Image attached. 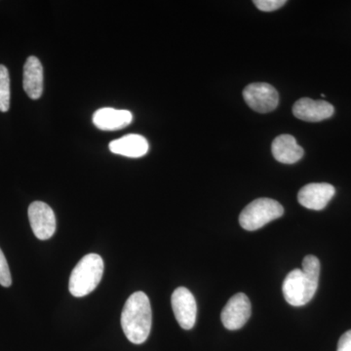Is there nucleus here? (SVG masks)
Here are the masks:
<instances>
[{
    "label": "nucleus",
    "mask_w": 351,
    "mask_h": 351,
    "mask_svg": "<svg viewBox=\"0 0 351 351\" xmlns=\"http://www.w3.org/2000/svg\"><path fill=\"white\" fill-rule=\"evenodd\" d=\"M271 152L278 162L294 164L301 160L304 151L291 135H280L272 142Z\"/></svg>",
    "instance_id": "nucleus-14"
},
{
    "label": "nucleus",
    "mask_w": 351,
    "mask_h": 351,
    "mask_svg": "<svg viewBox=\"0 0 351 351\" xmlns=\"http://www.w3.org/2000/svg\"><path fill=\"white\" fill-rule=\"evenodd\" d=\"M11 284H12V277H11L8 263L3 252L0 249V285L3 287H10Z\"/></svg>",
    "instance_id": "nucleus-16"
},
{
    "label": "nucleus",
    "mask_w": 351,
    "mask_h": 351,
    "mask_svg": "<svg viewBox=\"0 0 351 351\" xmlns=\"http://www.w3.org/2000/svg\"><path fill=\"white\" fill-rule=\"evenodd\" d=\"M171 302L180 326L184 330L193 329L196 322L197 306L191 291L184 287L176 289L171 298Z\"/></svg>",
    "instance_id": "nucleus-7"
},
{
    "label": "nucleus",
    "mask_w": 351,
    "mask_h": 351,
    "mask_svg": "<svg viewBox=\"0 0 351 351\" xmlns=\"http://www.w3.org/2000/svg\"><path fill=\"white\" fill-rule=\"evenodd\" d=\"M283 214L282 205L276 200L258 198L244 208L239 216V223L244 230L254 232L280 218Z\"/></svg>",
    "instance_id": "nucleus-4"
},
{
    "label": "nucleus",
    "mask_w": 351,
    "mask_h": 351,
    "mask_svg": "<svg viewBox=\"0 0 351 351\" xmlns=\"http://www.w3.org/2000/svg\"><path fill=\"white\" fill-rule=\"evenodd\" d=\"M152 313L149 297L144 292L132 294L124 304L121 327L126 338L135 345L144 343L151 334Z\"/></svg>",
    "instance_id": "nucleus-2"
},
{
    "label": "nucleus",
    "mask_w": 351,
    "mask_h": 351,
    "mask_svg": "<svg viewBox=\"0 0 351 351\" xmlns=\"http://www.w3.org/2000/svg\"><path fill=\"white\" fill-rule=\"evenodd\" d=\"M251 316V302L243 293L233 295L221 311V322L230 331L239 330L246 324Z\"/></svg>",
    "instance_id": "nucleus-8"
},
{
    "label": "nucleus",
    "mask_w": 351,
    "mask_h": 351,
    "mask_svg": "<svg viewBox=\"0 0 351 351\" xmlns=\"http://www.w3.org/2000/svg\"><path fill=\"white\" fill-rule=\"evenodd\" d=\"M10 108V77L8 69L0 64V112H8Z\"/></svg>",
    "instance_id": "nucleus-15"
},
{
    "label": "nucleus",
    "mask_w": 351,
    "mask_h": 351,
    "mask_svg": "<svg viewBox=\"0 0 351 351\" xmlns=\"http://www.w3.org/2000/svg\"><path fill=\"white\" fill-rule=\"evenodd\" d=\"M23 86L32 100H38L43 93V66L36 57H29L25 61Z\"/></svg>",
    "instance_id": "nucleus-12"
},
{
    "label": "nucleus",
    "mask_w": 351,
    "mask_h": 351,
    "mask_svg": "<svg viewBox=\"0 0 351 351\" xmlns=\"http://www.w3.org/2000/svg\"><path fill=\"white\" fill-rule=\"evenodd\" d=\"M336 193L332 184L326 182H313L301 189L298 193L300 204L307 209L320 211L327 206Z\"/></svg>",
    "instance_id": "nucleus-9"
},
{
    "label": "nucleus",
    "mask_w": 351,
    "mask_h": 351,
    "mask_svg": "<svg viewBox=\"0 0 351 351\" xmlns=\"http://www.w3.org/2000/svg\"><path fill=\"white\" fill-rule=\"evenodd\" d=\"M335 108L325 101H314L311 98H302L295 101L293 113L297 119L307 122H319L330 119Z\"/></svg>",
    "instance_id": "nucleus-10"
},
{
    "label": "nucleus",
    "mask_w": 351,
    "mask_h": 351,
    "mask_svg": "<svg viewBox=\"0 0 351 351\" xmlns=\"http://www.w3.org/2000/svg\"><path fill=\"white\" fill-rule=\"evenodd\" d=\"M320 276V262L313 255L302 261V269L292 270L283 282L286 302L293 306H302L313 299Z\"/></svg>",
    "instance_id": "nucleus-1"
},
{
    "label": "nucleus",
    "mask_w": 351,
    "mask_h": 351,
    "mask_svg": "<svg viewBox=\"0 0 351 351\" xmlns=\"http://www.w3.org/2000/svg\"><path fill=\"white\" fill-rule=\"evenodd\" d=\"M32 230L39 240H47L56 232V217L52 208L41 201H34L29 207Z\"/></svg>",
    "instance_id": "nucleus-6"
},
{
    "label": "nucleus",
    "mask_w": 351,
    "mask_h": 351,
    "mask_svg": "<svg viewBox=\"0 0 351 351\" xmlns=\"http://www.w3.org/2000/svg\"><path fill=\"white\" fill-rule=\"evenodd\" d=\"M104 261L98 254H88L75 265L69 277V290L73 297L82 298L98 287L103 277Z\"/></svg>",
    "instance_id": "nucleus-3"
},
{
    "label": "nucleus",
    "mask_w": 351,
    "mask_h": 351,
    "mask_svg": "<svg viewBox=\"0 0 351 351\" xmlns=\"http://www.w3.org/2000/svg\"><path fill=\"white\" fill-rule=\"evenodd\" d=\"M337 351H351V330L341 337Z\"/></svg>",
    "instance_id": "nucleus-18"
},
{
    "label": "nucleus",
    "mask_w": 351,
    "mask_h": 351,
    "mask_svg": "<svg viewBox=\"0 0 351 351\" xmlns=\"http://www.w3.org/2000/svg\"><path fill=\"white\" fill-rule=\"evenodd\" d=\"M108 147L112 154L138 158L147 154L149 145L147 138L143 136L131 134L112 141Z\"/></svg>",
    "instance_id": "nucleus-13"
},
{
    "label": "nucleus",
    "mask_w": 351,
    "mask_h": 351,
    "mask_svg": "<svg viewBox=\"0 0 351 351\" xmlns=\"http://www.w3.org/2000/svg\"><path fill=\"white\" fill-rule=\"evenodd\" d=\"M243 97L247 105L260 113L272 112L279 103L278 92L269 83L256 82L249 84L243 90Z\"/></svg>",
    "instance_id": "nucleus-5"
},
{
    "label": "nucleus",
    "mask_w": 351,
    "mask_h": 351,
    "mask_svg": "<svg viewBox=\"0 0 351 351\" xmlns=\"http://www.w3.org/2000/svg\"><path fill=\"white\" fill-rule=\"evenodd\" d=\"M133 114L126 110L104 108L97 110L93 115V123L97 128L104 131H115L130 125Z\"/></svg>",
    "instance_id": "nucleus-11"
},
{
    "label": "nucleus",
    "mask_w": 351,
    "mask_h": 351,
    "mask_svg": "<svg viewBox=\"0 0 351 351\" xmlns=\"http://www.w3.org/2000/svg\"><path fill=\"white\" fill-rule=\"evenodd\" d=\"M286 0H255L254 4L258 10L263 12H271V11L278 10L279 8L285 5Z\"/></svg>",
    "instance_id": "nucleus-17"
}]
</instances>
